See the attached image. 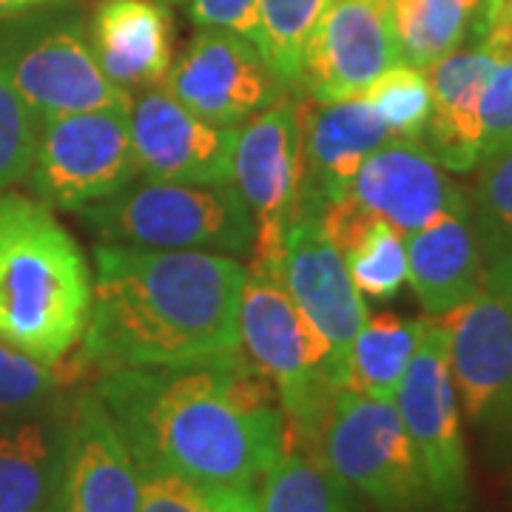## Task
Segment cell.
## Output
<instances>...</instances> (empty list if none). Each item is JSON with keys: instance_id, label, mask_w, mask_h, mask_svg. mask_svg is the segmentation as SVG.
<instances>
[{"instance_id": "cell-36", "label": "cell", "mask_w": 512, "mask_h": 512, "mask_svg": "<svg viewBox=\"0 0 512 512\" xmlns=\"http://www.w3.org/2000/svg\"><path fill=\"white\" fill-rule=\"evenodd\" d=\"M211 512H256V487H217Z\"/></svg>"}, {"instance_id": "cell-25", "label": "cell", "mask_w": 512, "mask_h": 512, "mask_svg": "<svg viewBox=\"0 0 512 512\" xmlns=\"http://www.w3.org/2000/svg\"><path fill=\"white\" fill-rule=\"evenodd\" d=\"M481 0H387L402 60L427 69L470 35Z\"/></svg>"}, {"instance_id": "cell-17", "label": "cell", "mask_w": 512, "mask_h": 512, "mask_svg": "<svg viewBox=\"0 0 512 512\" xmlns=\"http://www.w3.org/2000/svg\"><path fill=\"white\" fill-rule=\"evenodd\" d=\"M140 467L94 390L72 396L60 512H137Z\"/></svg>"}, {"instance_id": "cell-3", "label": "cell", "mask_w": 512, "mask_h": 512, "mask_svg": "<svg viewBox=\"0 0 512 512\" xmlns=\"http://www.w3.org/2000/svg\"><path fill=\"white\" fill-rule=\"evenodd\" d=\"M89 311V262L52 205L0 191V339L60 365L80 345Z\"/></svg>"}, {"instance_id": "cell-32", "label": "cell", "mask_w": 512, "mask_h": 512, "mask_svg": "<svg viewBox=\"0 0 512 512\" xmlns=\"http://www.w3.org/2000/svg\"><path fill=\"white\" fill-rule=\"evenodd\" d=\"M140 476L143 495L137 512H211L217 487H202L160 470H140Z\"/></svg>"}, {"instance_id": "cell-15", "label": "cell", "mask_w": 512, "mask_h": 512, "mask_svg": "<svg viewBox=\"0 0 512 512\" xmlns=\"http://www.w3.org/2000/svg\"><path fill=\"white\" fill-rule=\"evenodd\" d=\"M128 123L137 177L157 183H231L237 128L202 120L165 86L140 94L131 103Z\"/></svg>"}, {"instance_id": "cell-11", "label": "cell", "mask_w": 512, "mask_h": 512, "mask_svg": "<svg viewBox=\"0 0 512 512\" xmlns=\"http://www.w3.org/2000/svg\"><path fill=\"white\" fill-rule=\"evenodd\" d=\"M458 407L476 427L512 424V305L481 285L467 302L436 316Z\"/></svg>"}, {"instance_id": "cell-39", "label": "cell", "mask_w": 512, "mask_h": 512, "mask_svg": "<svg viewBox=\"0 0 512 512\" xmlns=\"http://www.w3.org/2000/svg\"><path fill=\"white\" fill-rule=\"evenodd\" d=\"M507 6H510V12H512V0H507Z\"/></svg>"}, {"instance_id": "cell-1", "label": "cell", "mask_w": 512, "mask_h": 512, "mask_svg": "<svg viewBox=\"0 0 512 512\" xmlns=\"http://www.w3.org/2000/svg\"><path fill=\"white\" fill-rule=\"evenodd\" d=\"M97 399L140 470L256 487L285 444L276 387L248 359L103 373Z\"/></svg>"}, {"instance_id": "cell-29", "label": "cell", "mask_w": 512, "mask_h": 512, "mask_svg": "<svg viewBox=\"0 0 512 512\" xmlns=\"http://www.w3.org/2000/svg\"><path fill=\"white\" fill-rule=\"evenodd\" d=\"M367 103L390 128V137H421L430 120V83L427 72L399 60L373 80L365 92Z\"/></svg>"}, {"instance_id": "cell-23", "label": "cell", "mask_w": 512, "mask_h": 512, "mask_svg": "<svg viewBox=\"0 0 512 512\" xmlns=\"http://www.w3.org/2000/svg\"><path fill=\"white\" fill-rule=\"evenodd\" d=\"M421 333L424 319H407L399 313L367 316L345 356L342 390L367 399H393L419 348Z\"/></svg>"}, {"instance_id": "cell-9", "label": "cell", "mask_w": 512, "mask_h": 512, "mask_svg": "<svg viewBox=\"0 0 512 512\" xmlns=\"http://www.w3.org/2000/svg\"><path fill=\"white\" fill-rule=\"evenodd\" d=\"M404 430L416 447L427 487L441 512H467L473 501L470 461L461 430V407L447 365V339L436 316L424 333L393 396Z\"/></svg>"}, {"instance_id": "cell-26", "label": "cell", "mask_w": 512, "mask_h": 512, "mask_svg": "<svg viewBox=\"0 0 512 512\" xmlns=\"http://www.w3.org/2000/svg\"><path fill=\"white\" fill-rule=\"evenodd\" d=\"M330 0H259L256 49L285 89H296L302 55Z\"/></svg>"}, {"instance_id": "cell-34", "label": "cell", "mask_w": 512, "mask_h": 512, "mask_svg": "<svg viewBox=\"0 0 512 512\" xmlns=\"http://www.w3.org/2000/svg\"><path fill=\"white\" fill-rule=\"evenodd\" d=\"M191 18L200 29H222L256 43L259 0H191Z\"/></svg>"}, {"instance_id": "cell-24", "label": "cell", "mask_w": 512, "mask_h": 512, "mask_svg": "<svg viewBox=\"0 0 512 512\" xmlns=\"http://www.w3.org/2000/svg\"><path fill=\"white\" fill-rule=\"evenodd\" d=\"M256 512H356V504L322 458L288 447L259 478Z\"/></svg>"}, {"instance_id": "cell-10", "label": "cell", "mask_w": 512, "mask_h": 512, "mask_svg": "<svg viewBox=\"0 0 512 512\" xmlns=\"http://www.w3.org/2000/svg\"><path fill=\"white\" fill-rule=\"evenodd\" d=\"M299 174V103L279 94L268 109L237 126L231 185L254 220L251 268L279 279L285 231Z\"/></svg>"}, {"instance_id": "cell-27", "label": "cell", "mask_w": 512, "mask_h": 512, "mask_svg": "<svg viewBox=\"0 0 512 512\" xmlns=\"http://www.w3.org/2000/svg\"><path fill=\"white\" fill-rule=\"evenodd\" d=\"M342 256L362 296L387 302L402 291L407 282L404 234L382 217L370 222V228L359 237V242Z\"/></svg>"}, {"instance_id": "cell-12", "label": "cell", "mask_w": 512, "mask_h": 512, "mask_svg": "<svg viewBox=\"0 0 512 512\" xmlns=\"http://www.w3.org/2000/svg\"><path fill=\"white\" fill-rule=\"evenodd\" d=\"M299 103V174L291 220H319L322 208L348 194L350 180L370 151L390 140V128L365 94Z\"/></svg>"}, {"instance_id": "cell-28", "label": "cell", "mask_w": 512, "mask_h": 512, "mask_svg": "<svg viewBox=\"0 0 512 512\" xmlns=\"http://www.w3.org/2000/svg\"><path fill=\"white\" fill-rule=\"evenodd\" d=\"M77 376L80 373L69 356L60 365H43L0 339V419L23 416L55 402L63 396V384Z\"/></svg>"}, {"instance_id": "cell-8", "label": "cell", "mask_w": 512, "mask_h": 512, "mask_svg": "<svg viewBox=\"0 0 512 512\" xmlns=\"http://www.w3.org/2000/svg\"><path fill=\"white\" fill-rule=\"evenodd\" d=\"M131 106L74 111L40 120L29 183L52 208L80 211L137 177Z\"/></svg>"}, {"instance_id": "cell-2", "label": "cell", "mask_w": 512, "mask_h": 512, "mask_svg": "<svg viewBox=\"0 0 512 512\" xmlns=\"http://www.w3.org/2000/svg\"><path fill=\"white\" fill-rule=\"evenodd\" d=\"M245 265L214 251L120 242L94 248L92 311L69 353L77 373L245 359L239 296Z\"/></svg>"}, {"instance_id": "cell-18", "label": "cell", "mask_w": 512, "mask_h": 512, "mask_svg": "<svg viewBox=\"0 0 512 512\" xmlns=\"http://www.w3.org/2000/svg\"><path fill=\"white\" fill-rule=\"evenodd\" d=\"M279 282L293 305L325 336L339 362L342 384V365L350 342L365 325L367 305L345 265V256L325 237L319 220L288 222Z\"/></svg>"}, {"instance_id": "cell-20", "label": "cell", "mask_w": 512, "mask_h": 512, "mask_svg": "<svg viewBox=\"0 0 512 512\" xmlns=\"http://www.w3.org/2000/svg\"><path fill=\"white\" fill-rule=\"evenodd\" d=\"M72 399L0 419V512H60Z\"/></svg>"}, {"instance_id": "cell-5", "label": "cell", "mask_w": 512, "mask_h": 512, "mask_svg": "<svg viewBox=\"0 0 512 512\" xmlns=\"http://www.w3.org/2000/svg\"><path fill=\"white\" fill-rule=\"evenodd\" d=\"M77 214L100 242L228 256L251 254L254 242V220L231 183L131 180Z\"/></svg>"}, {"instance_id": "cell-7", "label": "cell", "mask_w": 512, "mask_h": 512, "mask_svg": "<svg viewBox=\"0 0 512 512\" xmlns=\"http://www.w3.org/2000/svg\"><path fill=\"white\" fill-rule=\"evenodd\" d=\"M0 60L37 120L134 103L103 74L89 26L77 15H29L0 37Z\"/></svg>"}, {"instance_id": "cell-37", "label": "cell", "mask_w": 512, "mask_h": 512, "mask_svg": "<svg viewBox=\"0 0 512 512\" xmlns=\"http://www.w3.org/2000/svg\"><path fill=\"white\" fill-rule=\"evenodd\" d=\"M69 0H0V20L12 18H26V15H35L43 9H57Z\"/></svg>"}, {"instance_id": "cell-21", "label": "cell", "mask_w": 512, "mask_h": 512, "mask_svg": "<svg viewBox=\"0 0 512 512\" xmlns=\"http://www.w3.org/2000/svg\"><path fill=\"white\" fill-rule=\"evenodd\" d=\"M174 20L160 0H100L89 23L94 57L114 86L154 89L171 72Z\"/></svg>"}, {"instance_id": "cell-22", "label": "cell", "mask_w": 512, "mask_h": 512, "mask_svg": "<svg viewBox=\"0 0 512 512\" xmlns=\"http://www.w3.org/2000/svg\"><path fill=\"white\" fill-rule=\"evenodd\" d=\"M407 282L427 316H444L484 285V254L473 211L447 214L404 237Z\"/></svg>"}, {"instance_id": "cell-31", "label": "cell", "mask_w": 512, "mask_h": 512, "mask_svg": "<svg viewBox=\"0 0 512 512\" xmlns=\"http://www.w3.org/2000/svg\"><path fill=\"white\" fill-rule=\"evenodd\" d=\"M37 131H40L37 114L26 106V100L20 97L0 60V191L12 188L29 174Z\"/></svg>"}, {"instance_id": "cell-30", "label": "cell", "mask_w": 512, "mask_h": 512, "mask_svg": "<svg viewBox=\"0 0 512 512\" xmlns=\"http://www.w3.org/2000/svg\"><path fill=\"white\" fill-rule=\"evenodd\" d=\"M470 208L484 259L512 245V143L478 163Z\"/></svg>"}, {"instance_id": "cell-19", "label": "cell", "mask_w": 512, "mask_h": 512, "mask_svg": "<svg viewBox=\"0 0 512 512\" xmlns=\"http://www.w3.org/2000/svg\"><path fill=\"white\" fill-rule=\"evenodd\" d=\"M501 57L481 40L458 46L456 52L427 66L430 120L424 126V146L447 171H473L481 163V97Z\"/></svg>"}, {"instance_id": "cell-13", "label": "cell", "mask_w": 512, "mask_h": 512, "mask_svg": "<svg viewBox=\"0 0 512 512\" xmlns=\"http://www.w3.org/2000/svg\"><path fill=\"white\" fill-rule=\"evenodd\" d=\"M163 86L197 117L231 128L285 94L254 43L222 29H202L180 63L171 66Z\"/></svg>"}, {"instance_id": "cell-16", "label": "cell", "mask_w": 512, "mask_h": 512, "mask_svg": "<svg viewBox=\"0 0 512 512\" xmlns=\"http://www.w3.org/2000/svg\"><path fill=\"white\" fill-rule=\"evenodd\" d=\"M348 197L404 237L439 217L473 211L470 197L447 177L421 137H390L370 151L350 180Z\"/></svg>"}, {"instance_id": "cell-6", "label": "cell", "mask_w": 512, "mask_h": 512, "mask_svg": "<svg viewBox=\"0 0 512 512\" xmlns=\"http://www.w3.org/2000/svg\"><path fill=\"white\" fill-rule=\"evenodd\" d=\"M316 456L350 493L365 495L379 512H424L433 501L393 399L339 390Z\"/></svg>"}, {"instance_id": "cell-4", "label": "cell", "mask_w": 512, "mask_h": 512, "mask_svg": "<svg viewBox=\"0 0 512 512\" xmlns=\"http://www.w3.org/2000/svg\"><path fill=\"white\" fill-rule=\"evenodd\" d=\"M239 348L276 387L285 419L282 450L293 447L316 456L319 433L342 390L339 362L282 282L254 268H245L239 296Z\"/></svg>"}, {"instance_id": "cell-35", "label": "cell", "mask_w": 512, "mask_h": 512, "mask_svg": "<svg viewBox=\"0 0 512 512\" xmlns=\"http://www.w3.org/2000/svg\"><path fill=\"white\" fill-rule=\"evenodd\" d=\"M484 285L512 305V245L484 259Z\"/></svg>"}, {"instance_id": "cell-33", "label": "cell", "mask_w": 512, "mask_h": 512, "mask_svg": "<svg viewBox=\"0 0 512 512\" xmlns=\"http://www.w3.org/2000/svg\"><path fill=\"white\" fill-rule=\"evenodd\" d=\"M481 126H484L481 160L512 143V55L504 57L495 66L493 77H490V83L484 89Z\"/></svg>"}, {"instance_id": "cell-38", "label": "cell", "mask_w": 512, "mask_h": 512, "mask_svg": "<svg viewBox=\"0 0 512 512\" xmlns=\"http://www.w3.org/2000/svg\"><path fill=\"white\" fill-rule=\"evenodd\" d=\"M160 3H185V0H160Z\"/></svg>"}, {"instance_id": "cell-14", "label": "cell", "mask_w": 512, "mask_h": 512, "mask_svg": "<svg viewBox=\"0 0 512 512\" xmlns=\"http://www.w3.org/2000/svg\"><path fill=\"white\" fill-rule=\"evenodd\" d=\"M399 60L387 0H330L305 46L296 89L316 103L356 97Z\"/></svg>"}]
</instances>
